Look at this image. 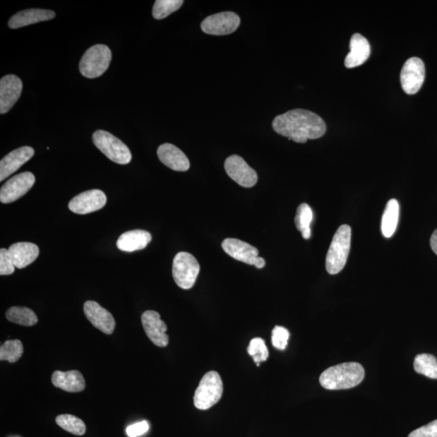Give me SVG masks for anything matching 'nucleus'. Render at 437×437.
<instances>
[{"label":"nucleus","instance_id":"obj_27","mask_svg":"<svg viewBox=\"0 0 437 437\" xmlns=\"http://www.w3.org/2000/svg\"><path fill=\"white\" fill-rule=\"evenodd\" d=\"M416 372L431 379H437L436 358L430 354H419L414 361Z\"/></svg>","mask_w":437,"mask_h":437},{"label":"nucleus","instance_id":"obj_28","mask_svg":"<svg viewBox=\"0 0 437 437\" xmlns=\"http://www.w3.org/2000/svg\"><path fill=\"white\" fill-rule=\"evenodd\" d=\"M56 423L59 427L71 434L83 436L85 433L86 426L84 421L73 414H61L56 418Z\"/></svg>","mask_w":437,"mask_h":437},{"label":"nucleus","instance_id":"obj_13","mask_svg":"<svg viewBox=\"0 0 437 437\" xmlns=\"http://www.w3.org/2000/svg\"><path fill=\"white\" fill-rule=\"evenodd\" d=\"M142 325L145 333L153 344L160 347L169 345V336L166 335L167 325L160 319L159 313L148 311L141 317Z\"/></svg>","mask_w":437,"mask_h":437},{"label":"nucleus","instance_id":"obj_35","mask_svg":"<svg viewBox=\"0 0 437 437\" xmlns=\"http://www.w3.org/2000/svg\"><path fill=\"white\" fill-rule=\"evenodd\" d=\"M148 429V423L142 421L129 426L128 428H126V433L129 437H137L146 433Z\"/></svg>","mask_w":437,"mask_h":437},{"label":"nucleus","instance_id":"obj_18","mask_svg":"<svg viewBox=\"0 0 437 437\" xmlns=\"http://www.w3.org/2000/svg\"><path fill=\"white\" fill-rule=\"evenodd\" d=\"M222 248L230 257L248 265H253L258 257L257 248L239 239H225L222 242Z\"/></svg>","mask_w":437,"mask_h":437},{"label":"nucleus","instance_id":"obj_34","mask_svg":"<svg viewBox=\"0 0 437 437\" xmlns=\"http://www.w3.org/2000/svg\"><path fill=\"white\" fill-rule=\"evenodd\" d=\"M408 437H437V419L413 431Z\"/></svg>","mask_w":437,"mask_h":437},{"label":"nucleus","instance_id":"obj_36","mask_svg":"<svg viewBox=\"0 0 437 437\" xmlns=\"http://www.w3.org/2000/svg\"><path fill=\"white\" fill-rule=\"evenodd\" d=\"M430 245L431 250H433L437 256V229L434 231L433 235L431 237Z\"/></svg>","mask_w":437,"mask_h":437},{"label":"nucleus","instance_id":"obj_23","mask_svg":"<svg viewBox=\"0 0 437 437\" xmlns=\"http://www.w3.org/2000/svg\"><path fill=\"white\" fill-rule=\"evenodd\" d=\"M52 381L55 387L66 392L78 393L85 389V380L77 370L68 372L55 371Z\"/></svg>","mask_w":437,"mask_h":437},{"label":"nucleus","instance_id":"obj_4","mask_svg":"<svg viewBox=\"0 0 437 437\" xmlns=\"http://www.w3.org/2000/svg\"><path fill=\"white\" fill-rule=\"evenodd\" d=\"M224 390L223 381L218 373L211 371L203 376L193 396V405L198 410H208L220 400Z\"/></svg>","mask_w":437,"mask_h":437},{"label":"nucleus","instance_id":"obj_26","mask_svg":"<svg viewBox=\"0 0 437 437\" xmlns=\"http://www.w3.org/2000/svg\"><path fill=\"white\" fill-rule=\"evenodd\" d=\"M313 220V212L307 203H302L297 208L295 217L297 229L301 232L304 239H311V225Z\"/></svg>","mask_w":437,"mask_h":437},{"label":"nucleus","instance_id":"obj_30","mask_svg":"<svg viewBox=\"0 0 437 437\" xmlns=\"http://www.w3.org/2000/svg\"><path fill=\"white\" fill-rule=\"evenodd\" d=\"M184 3L182 0H157L152 9L153 18L157 20L164 19L178 11Z\"/></svg>","mask_w":437,"mask_h":437},{"label":"nucleus","instance_id":"obj_12","mask_svg":"<svg viewBox=\"0 0 437 437\" xmlns=\"http://www.w3.org/2000/svg\"><path fill=\"white\" fill-rule=\"evenodd\" d=\"M107 203L106 193L100 190H91L75 196L69 202L68 208L76 214L86 215L101 210Z\"/></svg>","mask_w":437,"mask_h":437},{"label":"nucleus","instance_id":"obj_6","mask_svg":"<svg viewBox=\"0 0 437 437\" xmlns=\"http://www.w3.org/2000/svg\"><path fill=\"white\" fill-rule=\"evenodd\" d=\"M94 145L112 162L119 164L131 162V153L128 147L109 132L98 130L93 133Z\"/></svg>","mask_w":437,"mask_h":437},{"label":"nucleus","instance_id":"obj_32","mask_svg":"<svg viewBox=\"0 0 437 437\" xmlns=\"http://www.w3.org/2000/svg\"><path fill=\"white\" fill-rule=\"evenodd\" d=\"M289 331L283 326H275L273 330V345L279 350H285L289 344Z\"/></svg>","mask_w":437,"mask_h":437},{"label":"nucleus","instance_id":"obj_11","mask_svg":"<svg viewBox=\"0 0 437 437\" xmlns=\"http://www.w3.org/2000/svg\"><path fill=\"white\" fill-rule=\"evenodd\" d=\"M35 176L30 172L21 173L5 182L0 190V201L13 203L29 191L35 184Z\"/></svg>","mask_w":437,"mask_h":437},{"label":"nucleus","instance_id":"obj_8","mask_svg":"<svg viewBox=\"0 0 437 437\" xmlns=\"http://www.w3.org/2000/svg\"><path fill=\"white\" fill-rule=\"evenodd\" d=\"M241 19L234 12H223L208 16L201 24L202 30L210 35H229L239 27Z\"/></svg>","mask_w":437,"mask_h":437},{"label":"nucleus","instance_id":"obj_25","mask_svg":"<svg viewBox=\"0 0 437 437\" xmlns=\"http://www.w3.org/2000/svg\"><path fill=\"white\" fill-rule=\"evenodd\" d=\"M6 318L11 323L24 326H32L38 322L35 313L26 307L10 308L6 313Z\"/></svg>","mask_w":437,"mask_h":437},{"label":"nucleus","instance_id":"obj_15","mask_svg":"<svg viewBox=\"0 0 437 437\" xmlns=\"http://www.w3.org/2000/svg\"><path fill=\"white\" fill-rule=\"evenodd\" d=\"M84 312L94 328L107 335H112L115 329V320L113 315L96 301H88L85 303Z\"/></svg>","mask_w":437,"mask_h":437},{"label":"nucleus","instance_id":"obj_3","mask_svg":"<svg viewBox=\"0 0 437 437\" xmlns=\"http://www.w3.org/2000/svg\"><path fill=\"white\" fill-rule=\"evenodd\" d=\"M352 229L344 225L336 231L325 258V268L330 275H336L345 268L350 252Z\"/></svg>","mask_w":437,"mask_h":437},{"label":"nucleus","instance_id":"obj_5","mask_svg":"<svg viewBox=\"0 0 437 437\" xmlns=\"http://www.w3.org/2000/svg\"><path fill=\"white\" fill-rule=\"evenodd\" d=\"M112 59V53L106 45L93 46L83 55L80 63L81 75L93 79L101 76L107 71Z\"/></svg>","mask_w":437,"mask_h":437},{"label":"nucleus","instance_id":"obj_7","mask_svg":"<svg viewBox=\"0 0 437 437\" xmlns=\"http://www.w3.org/2000/svg\"><path fill=\"white\" fill-rule=\"evenodd\" d=\"M200 272L197 259L190 253L180 252L174 257L173 262V277L176 285L188 290L195 285Z\"/></svg>","mask_w":437,"mask_h":437},{"label":"nucleus","instance_id":"obj_24","mask_svg":"<svg viewBox=\"0 0 437 437\" xmlns=\"http://www.w3.org/2000/svg\"><path fill=\"white\" fill-rule=\"evenodd\" d=\"M400 219V204L396 199L393 198L387 203L381 220V232L386 239L394 235Z\"/></svg>","mask_w":437,"mask_h":437},{"label":"nucleus","instance_id":"obj_16","mask_svg":"<svg viewBox=\"0 0 437 437\" xmlns=\"http://www.w3.org/2000/svg\"><path fill=\"white\" fill-rule=\"evenodd\" d=\"M33 155L35 149L28 146L16 149L8 153L0 162V181H3L16 172L22 165L29 162Z\"/></svg>","mask_w":437,"mask_h":437},{"label":"nucleus","instance_id":"obj_20","mask_svg":"<svg viewBox=\"0 0 437 437\" xmlns=\"http://www.w3.org/2000/svg\"><path fill=\"white\" fill-rule=\"evenodd\" d=\"M351 52L345 59V66L354 68L364 64L370 56V45L369 41L359 33H355L351 38Z\"/></svg>","mask_w":437,"mask_h":437},{"label":"nucleus","instance_id":"obj_22","mask_svg":"<svg viewBox=\"0 0 437 437\" xmlns=\"http://www.w3.org/2000/svg\"><path fill=\"white\" fill-rule=\"evenodd\" d=\"M152 241L150 232L145 230H131L119 237L117 241L119 250L124 252L141 251Z\"/></svg>","mask_w":437,"mask_h":437},{"label":"nucleus","instance_id":"obj_21","mask_svg":"<svg viewBox=\"0 0 437 437\" xmlns=\"http://www.w3.org/2000/svg\"><path fill=\"white\" fill-rule=\"evenodd\" d=\"M55 18V13L52 10L32 8L21 11L15 14L8 22L11 29H19L38 22L52 20Z\"/></svg>","mask_w":437,"mask_h":437},{"label":"nucleus","instance_id":"obj_19","mask_svg":"<svg viewBox=\"0 0 437 437\" xmlns=\"http://www.w3.org/2000/svg\"><path fill=\"white\" fill-rule=\"evenodd\" d=\"M8 252L15 268L23 269L35 261L40 256V248L31 242H18L11 246Z\"/></svg>","mask_w":437,"mask_h":437},{"label":"nucleus","instance_id":"obj_10","mask_svg":"<svg viewBox=\"0 0 437 437\" xmlns=\"http://www.w3.org/2000/svg\"><path fill=\"white\" fill-rule=\"evenodd\" d=\"M225 169L229 178L241 186L251 188L258 182L256 171L237 155H232L226 159Z\"/></svg>","mask_w":437,"mask_h":437},{"label":"nucleus","instance_id":"obj_9","mask_svg":"<svg viewBox=\"0 0 437 437\" xmlns=\"http://www.w3.org/2000/svg\"><path fill=\"white\" fill-rule=\"evenodd\" d=\"M425 79V66L422 59L413 57L403 65L400 80L403 91L414 95L421 88Z\"/></svg>","mask_w":437,"mask_h":437},{"label":"nucleus","instance_id":"obj_33","mask_svg":"<svg viewBox=\"0 0 437 437\" xmlns=\"http://www.w3.org/2000/svg\"><path fill=\"white\" fill-rule=\"evenodd\" d=\"M15 268L8 250H6V249H1V250H0V275H12L15 272Z\"/></svg>","mask_w":437,"mask_h":437},{"label":"nucleus","instance_id":"obj_2","mask_svg":"<svg viewBox=\"0 0 437 437\" xmlns=\"http://www.w3.org/2000/svg\"><path fill=\"white\" fill-rule=\"evenodd\" d=\"M364 369L361 364L347 362L328 368L320 376L323 388L330 390H347L362 383Z\"/></svg>","mask_w":437,"mask_h":437},{"label":"nucleus","instance_id":"obj_14","mask_svg":"<svg viewBox=\"0 0 437 437\" xmlns=\"http://www.w3.org/2000/svg\"><path fill=\"white\" fill-rule=\"evenodd\" d=\"M23 90L19 77L8 75L0 80V114H4L12 109L18 101Z\"/></svg>","mask_w":437,"mask_h":437},{"label":"nucleus","instance_id":"obj_31","mask_svg":"<svg viewBox=\"0 0 437 437\" xmlns=\"http://www.w3.org/2000/svg\"><path fill=\"white\" fill-rule=\"evenodd\" d=\"M249 355L253 357L257 366L260 363L267 361L269 357L268 347L265 346V341L261 338L253 339L247 348Z\"/></svg>","mask_w":437,"mask_h":437},{"label":"nucleus","instance_id":"obj_29","mask_svg":"<svg viewBox=\"0 0 437 437\" xmlns=\"http://www.w3.org/2000/svg\"><path fill=\"white\" fill-rule=\"evenodd\" d=\"M23 352V345L20 340H8L0 347V359L15 363L19 361Z\"/></svg>","mask_w":437,"mask_h":437},{"label":"nucleus","instance_id":"obj_37","mask_svg":"<svg viewBox=\"0 0 437 437\" xmlns=\"http://www.w3.org/2000/svg\"><path fill=\"white\" fill-rule=\"evenodd\" d=\"M265 260L261 257H257L256 261H254L253 265L258 269H262L265 267Z\"/></svg>","mask_w":437,"mask_h":437},{"label":"nucleus","instance_id":"obj_1","mask_svg":"<svg viewBox=\"0 0 437 437\" xmlns=\"http://www.w3.org/2000/svg\"><path fill=\"white\" fill-rule=\"evenodd\" d=\"M273 126L279 135L300 143L319 139L326 131L325 121L320 116L302 109H292L278 115L273 120Z\"/></svg>","mask_w":437,"mask_h":437},{"label":"nucleus","instance_id":"obj_17","mask_svg":"<svg viewBox=\"0 0 437 437\" xmlns=\"http://www.w3.org/2000/svg\"><path fill=\"white\" fill-rule=\"evenodd\" d=\"M157 156L160 162L171 169L186 172L190 169V162L185 153L171 143L160 145L157 149Z\"/></svg>","mask_w":437,"mask_h":437}]
</instances>
